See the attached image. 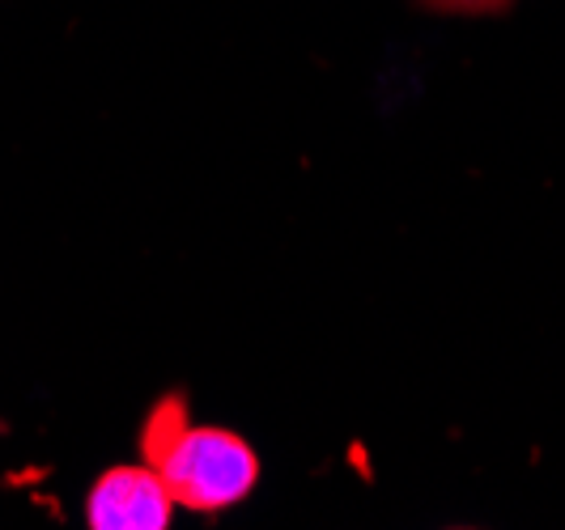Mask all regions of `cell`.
I'll return each instance as SVG.
<instances>
[{
  "label": "cell",
  "instance_id": "cell-2",
  "mask_svg": "<svg viewBox=\"0 0 565 530\" xmlns=\"http://www.w3.org/2000/svg\"><path fill=\"white\" fill-rule=\"evenodd\" d=\"M174 501L162 475L145 467H111L94 479L85 497L89 530H167Z\"/></svg>",
  "mask_w": 565,
  "mask_h": 530
},
{
  "label": "cell",
  "instance_id": "cell-3",
  "mask_svg": "<svg viewBox=\"0 0 565 530\" xmlns=\"http://www.w3.org/2000/svg\"><path fill=\"white\" fill-rule=\"evenodd\" d=\"M192 424V412H188V399L179 391L162 394L153 408H149V420H145L141 429V454L149 467H158L162 463V454L174 446V437L183 433Z\"/></svg>",
  "mask_w": 565,
  "mask_h": 530
},
{
  "label": "cell",
  "instance_id": "cell-4",
  "mask_svg": "<svg viewBox=\"0 0 565 530\" xmlns=\"http://www.w3.org/2000/svg\"><path fill=\"white\" fill-rule=\"evenodd\" d=\"M429 13H451V18H489V13H507L514 0H417Z\"/></svg>",
  "mask_w": 565,
  "mask_h": 530
},
{
  "label": "cell",
  "instance_id": "cell-1",
  "mask_svg": "<svg viewBox=\"0 0 565 530\" xmlns=\"http://www.w3.org/2000/svg\"><path fill=\"white\" fill-rule=\"evenodd\" d=\"M153 472L162 475L174 505L192 513H222L252 497L259 484V454L234 429L188 424Z\"/></svg>",
  "mask_w": 565,
  "mask_h": 530
}]
</instances>
